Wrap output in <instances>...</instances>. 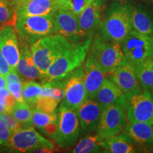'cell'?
Listing matches in <instances>:
<instances>
[{"instance_id": "ab89813d", "label": "cell", "mask_w": 153, "mask_h": 153, "mask_svg": "<svg viewBox=\"0 0 153 153\" xmlns=\"http://www.w3.org/2000/svg\"><path fill=\"white\" fill-rule=\"evenodd\" d=\"M8 1H9L11 3H12L13 4L16 5V7H17V5H18V4H19V2H20V1H22V0H8Z\"/></svg>"}, {"instance_id": "7c38bea8", "label": "cell", "mask_w": 153, "mask_h": 153, "mask_svg": "<svg viewBox=\"0 0 153 153\" xmlns=\"http://www.w3.org/2000/svg\"><path fill=\"white\" fill-rule=\"evenodd\" d=\"M108 76L123 91L127 100L143 90L137 78L135 67L126 60Z\"/></svg>"}, {"instance_id": "f1b7e54d", "label": "cell", "mask_w": 153, "mask_h": 153, "mask_svg": "<svg viewBox=\"0 0 153 153\" xmlns=\"http://www.w3.org/2000/svg\"><path fill=\"white\" fill-rule=\"evenodd\" d=\"M42 86L34 80L22 82L23 97L25 102L31 108H36L38 97L41 93Z\"/></svg>"}, {"instance_id": "b9f144b4", "label": "cell", "mask_w": 153, "mask_h": 153, "mask_svg": "<svg viewBox=\"0 0 153 153\" xmlns=\"http://www.w3.org/2000/svg\"><path fill=\"white\" fill-rule=\"evenodd\" d=\"M152 97H153V90H152Z\"/></svg>"}, {"instance_id": "7402d4cb", "label": "cell", "mask_w": 153, "mask_h": 153, "mask_svg": "<svg viewBox=\"0 0 153 153\" xmlns=\"http://www.w3.org/2000/svg\"><path fill=\"white\" fill-rule=\"evenodd\" d=\"M102 152L108 153H135L139 152V145L133 142L130 137L124 134H118L100 141Z\"/></svg>"}, {"instance_id": "7a4b0ae2", "label": "cell", "mask_w": 153, "mask_h": 153, "mask_svg": "<svg viewBox=\"0 0 153 153\" xmlns=\"http://www.w3.org/2000/svg\"><path fill=\"white\" fill-rule=\"evenodd\" d=\"M94 34L86 39L72 43L48 69L42 79V83L59 80L65 77L85 62Z\"/></svg>"}, {"instance_id": "9a60e30c", "label": "cell", "mask_w": 153, "mask_h": 153, "mask_svg": "<svg viewBox=\"0 0 153 153\" xmlns=\"http://www.w3.org/2000/svg\"><path fill=\"white\" fill-rule=\"evenodd\" d=\"M107 0H96L77 15L78 22L87 36L95 34L98 29L106 11Z\"/></svg>"}, {"instance_id": "cb8c5ba5", "label": "cell", "mask_w": 153, "mask_h": 153, "mask_svg": "<svg viewBox=\"0 0 153 153\" xmlns=\"http://www.w3.org/2000/svg\"><path fill=\"white\" fill-rule=\"evenodd\" d=\"M126 135L137 145L153 143V123L147 122H133L126 126Z\"/></svg>"}, {"instance_id": "e575fe53", "label": "cell", "mask_w": 153, "mask_h": 153, "mask_svg": "<svg viewBox=\"0 0 153 153\" xmlns=\"http://www.w3.org/2000/svg\"><path fill=\"white\" fill-rule=\"evenodd\" d=\"M11 135L12 132L9 129L4 122L0 119V146H5Z\"/></svg>"}, {"instance_id": "5b68a950", "label": "cell", "mask_w": 153, "mask_h": 153, "mask_svg": "<svg viewBox=\"0 0 153 153\" xmlns=\"http://www.w3.org/2000/svg\"><path fill=\"white\" fill-rule=\"evenodd\" d=\"M15 29L19 41L30 45L40 38L56 33L53 15L18 17Z\"/></svg>"}, {"instance_id": "d6986e66", "label": "cell", "mask_w": 153, "mask_h": 153, "mask_svg": "<svg viewBox=\"0 0 153 153\" xmlns=\"http://www.w3.org/2000/svg\"><path fill=\"white\" fill-rule=\"evenodd\" d=\"M94 99L98 101L103 108L117 104L123 106L126 109L128 101L123 91L108 78L105 79Z\"/></svg>"}, {"instance_id": "484cf974", "label": "cell", "mask_w": 153, "mask_h": 153, "mask_svg": "<svg viewBox=\"0 0 153 153\" xmlns=\"http://www.w3.org/2000/svg\"><path fill=\"white\" fill-rule=\"evenodd\" d=\"M141 88L153 90V58L145 61L135 68Z\"/></svg>"}, {"instance_id": "8992f818", "label": "cell", "mask_w": 153, "mask_h": 153, "mask_svg": "<svg viewBox=\"0 0 153 153\" xmlns=\"http://www.w3.org/2000/svg\"><path fill=\"white\" fill-rule=\"evenodd\" d=\"M120 45L126 60L135 68L153 58V35L140 33L132 28Z\"/></svg>"}, {"instance_id": "ffe728a7", "label": "cell", "mask_w": 153, "mask_h": 153, "mask_svg": "<svg viewBox=\"0 0 153 153\" xmlns=\"http://www.w3.org/2000/svg\"><path fill=\"white\" fill-rule=\"evenodd\" d=\"M17 18L53 15L58 9L56 0H22L17 5Z\"/></svg>"}, {"instance_id": "603a6c76", "label": "cell", "mask_w": 153, "mask_h": 153, "mask_svg": "<svg viewBox=\"0 0 153 153\" xmlns=\"http://www.w3.org/2000/svg\"><path fill=\"white\" fill-rule=\"evenodd\" d=\"M106 75L93 62L87 58L84 68V79L89 99L94 98L96 94L104 83Z\"/></svg>"}, {"instance_id": "836d02e7", "label": "cell", "mask_w": 153, "mask_h": 153, "mask_svg": "<svg viewBox=\"0 0 153 153\" xmlns=\"http://www.w3.org/2000/svg\"><path fill=\"white\" fill-rule=\"evenodd\" d=\"M0 119L4 122L12 133L23 128L22 126L16 121V120L14 119L8 113H0Z\"/></svg>"}, {"instance_id": "60d3db41", "label": "cell", "mask_w": 153, "mask_h": 153, "mask_svg": "<svg viewBox=\"0 0 153 153\" xmlns=\"http://www.w3.org/2000/svg\"><path fill=\"white\" fill-rule=\"evenodd\" d=\"M0 113H7L5 107L0 104Z\"/></svg>"}, {"instance_id": "f546056e", "label": "cell", "mask_w": 153, "mask_h": 153, "mask_svg": "<svg viewBox=\"0 0 153 153\" xmlns=\"http://www.w3.org/2000/svg\"><path fill=\"white\" fill-rule=\"evenodd\" d=\"M6 85L11 94L14 96L17 102L25 101L23 97L22 81L16 70H11L5 76Z\"/></svg>"}, {"instance_id": "2e32d148", "label": "cell", "mask_w": 153, "mask_h": 153, "mask_svg": "<svg viewBox=\"0 0 153 153\" xmlns=\"http://www.w3.org/2000/svg\"><path fill=\"white\" fill-rule=\"evenodd\" d=\"M103 110L102 106L94 99H87L76 110L83 135H87L96 131Z\"/></svg>"}, {"instance_id": "f35d334b", "label": "cell", "mask_w": 153, "mask_h": 153, "mask_svg": "<svg viewBox=\"0 0 153 153\" xmlns=\"http://www.w3.org/2000/svg\"><path fill=\"white\" fill-rule=\"evenodd\" d=\"M140 1H142L143 3H145V4L153 7V0H140Z\"/></svg>"}, {"instance_id": "44dd1931", "label": "cell", "mask_w": 153, "mask_h": 153, "mask_svg": "<svg viewBox=\"0 0 153 153\" xmlns=\"http://www.w3.org/2000/svg\"><path fill=\"white\" fill-rule=\"evenodd\" d=\"M132 28L140 33L153 35V11L142 4H130Z\"/></svg>"}, {"instance_id": "5bb4252c", "label": "cell", "mask_w": 153, "mask_h": 153, "mask_svg": "<svg viewBox=\"0 0 153 153\" xmlns=\"http://www.w3.org/2000/svg\"><path fill=\"white\" fill-rule=\"evenodd\" d=\"M41 86V93L38 97L36 108L48 114L55 112L65 97V77L42 83Z\"/></svg>"}, {"instance_id": "52a82bcc", "label": "cell", "mask_w": 153, "mask_h": 153, "mask_svg": "<svg viewBox=\"0 0 153 153\" xmlns=\"http://www.w3.org/2000/svg\"><path fill=\"white\" fill-rule=\"evenodd\" d=\"M58 114V128L54 140L59 148H71L79 137L81 128L76 111L60 106L57 109Z\"/></svg>"}, {"instance_id": "277c9868", "label": "cell", "mask_w": 153, "mask_h": 153, "mask_svg": "<svg viewBox=\"0 0 153 153\" xmlns=\"http://www.w3.org/2000/svg\"><path fill=\"white\" fill-rule=\"evenodd\" d=\"M87 58L106 76L114 72L126 60L120 43L105 41L97 35L93 38Z\"/></svg>"}, {"instance_id": "4fadbf2b", "label": "cell", "mask_w": 153, "mask_h": 153, "mask_svg": "<svg viewBox=\"0 0 153 153\" xmlns=\"http://www.w3.org/2000/svg\"><path fill=\"white\" fill-rule=\"evenodd\" d=\"M53 17L56 33L64 36L71 43H78L89 37L82 31L78 22L77 16L74 13L59 8L55 11Z\"/></svg>"}, {"instance_id": "74e56055", "label": "cell", "mask_w": 153, "mask_h": 153, "mask_svg": "<svg viewBox=\"0 0 153 153\" xmlns=\"http://www.w3.org/2000/svg\"><path fill=\"white\" fill-rule=\"evenodd\" d=\"M6 87H7V85H6V80L4 76L0 74V89Z\"/></svg>"}, {"instance_id": "4316f807", "label": "cell", "mask_w": 153, "mask_h": 153, "mask_svg": "<svg viewBox=\"0 0 153 153\" xmlns=\"http://www.w3.org/2000/svg\"><path fill=\"white\" fill-rule=\"evenodd\" d=\"M16 7L8 0H0V30L8 26L15 28L17 21Z\"/></svg>"}, {"instance_id": "8fae6325", "label": "cell", "mask_w": 153, "mask_h": 153, "mask_svg": "<svg viewBox=\"0 0 153 153\" xmlns=\"http://www.w3.org/2000/svg\"><path fill=\"white\" fill-rule=\"evenodd\" d=\"M126 112L129 123H153V97L150 91L143 89L139 94L128 99Z\"/></svg>"}, {"instance_id": "1f68e13d", "label": "cell", "mask_w": 153, "mask_h": 153, "mask_svg": "<svg viewBox=\"0 0 153 153\" xmlns=\"http://www.w3.org/2000/svg\"><path fill=\"white\" fill-rule=\"evenodd\" d=\"M96 0H56L57 7L74 13L76 16Z\"/></svg>"}, {"instance_id": "ac0fdd59", "label": "cell", "mask_w": 153, "mask_h": 153, "mask_svg": "<svg viewBox=\"0 0 153 153\" xmlns=\"http://www.w3.org/2000/svg\"><path fill=\"white\" fill-rule=\"evenodd\" d=\"M19 42L20 58L16 70L22 82L42 79L43 75L39 71L32 56L30 45L24 42Z\"/></svg>"}, {"instance_id": "4dcf8cb0", "label": "cell", "mask_w": 153, "mask_h": 153, "mask_svg": "<svg viewBox=\"0 0 153 153\" xmlns=\"http://www.w3.org/2000/svg\"><path fill=\"white\" fill-rule=\"evenodd\" d=\"M32 120H33L34 127L41 132L42 130L50 124L58 121V114L57 110L52 114H48L34 108L33 109Z\"/></svg>"}, {"instance_id": "83f0119b", "label": "cell", "mask_w": 153, "mask_h": 153, "mask_svg": "<svg viewBox=\"0 0 153 153\" xmlns=\"http://www.w3.org/2000/svg\"><path fill=\"white\" fill-rule=\"evenodd\" d=\"M101 138L97 134L87 135L76 143L72 152L74 153H93L101 152L100 141Z\"/></svg>"}, {"instance_id": "30bf717a", "label": "cell", "mask_w": 153, "mask_h": 153, "mask_svg": "<svg viewBox=\"0 0 153 153\" xmlns=\"http://www.w3.org/2000/svg\"><path fill=\"white\" fill-rule=\"evenodd\" d=\"M88 98L84 79V67L80 66L65 76V97L60 106L76 111Z\"/></svg>"}, {"instance_id": "e0dca14e", "label": "cell", "mask_w": 153, "mask_h": 153, "mask_svg": "<svg viewBox=\"0 0 153 153\" xmlns=\"http://www.w3.org/2000/svg\"><path fill=\"white\" fill-rule=\"evenodd\" d=\"M16 34L15 28L11 26L0 30V51L8 62L11 70H16L20 58L19 42Z\"/></svg>"}, {"instance_id": "ba28073f", "label": "cell", "mask_w": 153, "mask_h": 153, "mask_svg": "<svg viewBox=\"0 0 153 153\" xmlns=\"http://www.w3.org/2000/svg\"><path fill=\"white\" fill-rule=\"evenodd\" d=\"M5 147L10 152H32L40 148L55 151L57 149L53 141L43 137L33 127L22 128L12 133Z\"/></svg>"}, {"instance_id": "9c48e42d", "label": "cell", "mask_w": 153, "mask_h": 153, "mask_svg": "<svg viewBox=\"0 0 153 153\" xmlns=\"http://www.w3.org/2000/svg\"><path fill=\"white\" fill-rule=\"evenodd\" d=\"M126 109L120 105L114 104L104 108L101 113L97 134L101 139L123 133L127 126Z\"/></svg>"}, {"instance_id": "8d00e7d4", "label": "cell", "mask_w": 153, "mask_h": 153, "mask_svg": "<svg viewBox=\"0 0 153 153\" xmlns=\"http://www.w3.org/2000/svg\"><path fill=\"white\" fill-rule=\"evenodd\" d=\"M139 152L153 153V143L152 144L139 145Z\"/></svg>"}, {"instance_id": "d6a6232c", "label": "cell", "mask_w": 153, "mask_h": 153, "mask_svg": "<svg viewBox=\"0 0 153 153\" xmlns=\"http://www.w3.org/2000/svg\"><path fill=\"white\" fill-rule=\"evenodd\" d=\"M16 102L14 96L9 92L7 88L4 87L0 89V104L5 107L7 113L9 114L12 107Z\"/></svg>"}, {"instance_id": "d590c367", "label": "cell", "mask_w": 153, "mask_h": 153, "mask_svg": "<svg viewBox=\"0 0 153 153\" xmlns=\"http://www.w3.org/2000/svg\"><path fill=\"white\" fill-rule=\"evenodd\" d=\"M11 71V67L8 62L0 51V74L5 77L6 75Z\"/></svg>"}, {"instance_id": "6da1fadb", "label": "cell", "mask_w": 153, "mask_h": 153, "mask_svg": "<svg viewBox=\"0 0 153 153\" xmlns=\"http://www.w3.org/2000/svg\"><path fill=\"white\" fill-rule=\"evenodd\" d=\"M131 29L130 4L114 1L106 11L97 35L105 41L120 43Z\"/></svg>"}, {"instance_id": "3957f363", "label": "cell", "mask_w": 153, "mask_h": 153, "mask_svg": "<svg viewBox=\"0 0 153 153\" xmlns=\"http://www.w3.org/2000/svg\"><path fill=\"white\" fill-rule=\"evenodd\" d=\"M72 44L64 36L54 33L40 38L30 45L33 61L43 77L53 62Z\"/></svg>"}, {"instance_id": "d4e9b609", "label": "cell", "mask_w": 153, "mask_h": 153, "mask_svg": "<svg viewBox=\"0 0 153 153\" xmlns=\"http://www.w3.org/2000/svg\"><path fill=\"white\" fill-rule=\"evenodd\" d=\"M9 114L12 116L16 121L22 126L23 128H27L34 127L32 116H33V108L29 106L25 101L16 102Z\"/></svg>"}]
</instances>
